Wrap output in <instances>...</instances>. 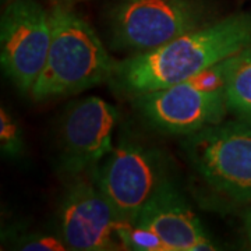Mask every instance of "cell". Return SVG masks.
I'll use <instances>...</instances> for the list:
<instances>
[{
	"label": "cell",
	"instance_id": "9",
	"mask_svg": "<svg viewBox=\"0 0 251 251\" xmlns=\"http://www.w3.org/2000/svg\"><path fill=\"white\" fill-rule=\"evenodd\" d=\"M123 224L95 181L75 180L63 196L60 229L69 250H125Z\"/></svg>",
	"mask_w": 251,
	"mask_h": 251
},
{
	"label": "cell",
	"instance_id": "15",
	"mask_svg": "<svg viewBox=\"0 0 251 251\" xmlns=\"http://www.w3.org/2000/svg\"><path fill=\"white\" fill-rule=\"evenodd\" d=\"M243 230H244V236L251 247V204L243 214Z\"/></svg>",
	"mask_w": 251,
	"mask_h": 251
},
{
	"label": "cell",
	"instance_id": "1",
	"mask_svg": "<svg viewBox=\"0 0 251 251\" xmlns=\"http://www.w3.org/2000/svg\"><path fill=\"white\" fill-rule=\"evenodd\" d=\"M251 48V13H234L116 63L112 85L126 95L166 88Z\"/></svg>",
	"mask_w": 251,
	"mask_h": 251
},
{
	"label": "cell",
	"instance_id": "4",
	"mask_svg": "<svg viewBox=\"0 0 251 251\" xmlns=\"http://www.w3.org/2000/svg\"><path fill=\"white\" fill-rule=\"evenodd\" d=\"M212 21L206 0H119L109 11V38L117 50L143 53Z\"/></svg>",
	"mask_w": 251,
	"mask_h": 251
},
{
	"label": "cell",
	"instance_id": "12",
	"mask_svg": "<svg viewBox=\"0 0 251 251\" xmlns=\"http://www.w3.org/2000/svg\"><path fill=\"white\" fill-rule=\"evenodd\" d=\"M119 234L125 250L169 251L158 234L138 224H123Z\"/></svg>",
	"mask_w": 251,
	"mask_h": 251
},
{
	"label": "cell",
	"instance_id": "7",
	"mask_svg": "<svg viewBox=\"0 0 251 251\" xmlns=\"http://www.w3.org/2000/svg\"><path fill=\"white\" fill-rule=\"evenodd\" d=\"M50 46V21L36 0H13L0 20V62L14 87L31 94Z\"/></svg>",
	"mask_w": 251,
	"mask_h": 251
},
{
	"label": "cell",
	"instance_id": "8",
	"mask_svg": "<svg viewBox=\"0 0 251 251\" xmlns=\"http://www.w3.org/2000/svg\"><path fill=\"white\" fill-rule=\"evenodd\" d=\"M116 122V108L102 98L88 97L70 103L59 130L62 172L80 176L95 171L113 150Z\"/></svg>",
	"mask_w": 251,
	"mask_h": 251
},
{
	"label": "cell",
	"instance_id": "16",
	"mask_svg": "<svg viewBox=\"0 0 251 251\" xmlns=\"http://www.w3.org/2000/svg\"><path fill=\"white\" fill-rule=\"evenodd\" d=\"M72 1H78V0H72Z\"/></svg>",
	"mask_w": 251,
	"mask_h": 251
},
{
	"label": "cell",
	"instance_id": "10",
	"mask_svg": "<svg viewBox=\"0 0 251 251\" xmlns=\"http://www.w3.org/2000/svg\"><path fill=\"white\" fill-rule=\"evenodd\" d=\"M134 224L155 232L169 251L216 250L200 219L171 181L148 202Z\"/></svg>",
	"mask_w": 251,
	"mask_h": 251
},
{
	"label": "cell",
	"instance_id": "2",
	"mask_svg": "<svg viewBox=\"0 0 251 251\" xmlns=\"http://www.w3.org/2000/svg\"><path fill=\"white\" fill-rule=\"evenodd\" d=\"M50 46L31 95L35 100L75 95L112 80L116 60L95 29L67 6L49 11Z\"/></svg>",
	"mask_w": 251,
	"mask_h": 251
},
{
	"label": "cell",
	"instance_id": "5",
	"mask_svg": "<svg viewBox=\"0 0 251 251\" xmlns=\"http://www.w3.org/2000/svg\"><path fill=\"white\" fill-rule=\"evenodd\" d=\"M193 169L216 194L251 204V119L237 117L186 135Z\"/></svg>",
	"mask_w": 251,
	"mask_h": 251
},
{
	"label": "cell",
	"instance_id": "11",
	"mask_svg": "<svg viewBox=\"0 0 251 251\" xmlns=\"http://www.w3.org/2000/svg\"><path fill=\"white\" fill-rule=\"evenodd\" d=\"M225 92L227 110L237 117L251 119V48L233 56Z\"/></svg>",
	"mask_w": 251,
	"mask_h": 251
},
{
	"label": "cell",
	"instance_id": "13",
	"mask_svg": "<svg viewBox=\"0 0 251 251\" xmlns=\"http://www.w3.org/2000/svg\"><path fill=\"white\" fill-rule=\"evenodd\" d=\"M0 147L6 155L16 156L23 150L20 126L4 108L0 109Z\"/></svg>",
	"mask_w": 251,
	"mask_h": 251
},
{
	"label": "cell",
	"instance_id": "3",
	"mask_svg": "<svg viewBox=\"0 0 251 251\" xmlns=\"http://www.w3.org/2000/svg\"><path fill=\"white\" fill-rule=\"evenodd\" d=\"M232 59L190 80L135 95V105L150 125L169 134L190 135L218 125L229 112L225 88Z\"/></svg>",
	"mask_w": 251,
	"mask_h": 251
},
{
	"label": "cell",
	"instance_id": "14",
	"mask_svg": "<svg viewBox=\"0 0 251 251\" xmlns=\"http://www.w3.org/2000/svg\"><path fill=\"white\" fill-rule=\"evenodd\" d=\"M20 250L25 251H64L69 250L63 239L52 234H31L17 244Z\"/></svg>",
	"mask_w": 251,
	"mask_h": 251
},
{
	"label": "cell",
	"instance_id": "6",
	"mask_svg": "<svg viewBox=\"0 0 251 251\" xmlns=\"http://www.w3.org/2000/svg\"><path fill=\"white\" fill-rule=\"evenodd\" d=\"M94 176L125 224H134L148 202L171 181L165 155L156 148L133 141L113 147Z\"/></svg>",
	"mask_w": 251,
	"mask_h": 251
}]
</instances>
